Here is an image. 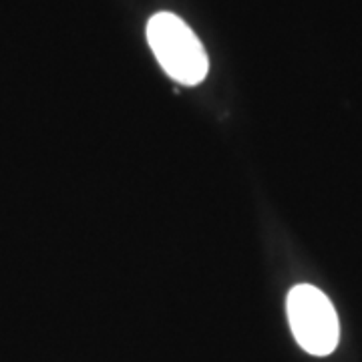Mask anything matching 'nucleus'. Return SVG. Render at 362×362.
Here are the masks:
<instances>
[{
  "label": "nucleus",
  "instance_id": "2",
  "mask_svg": "<svg viewBox=\"0 0 362 362\" xmlns=\"http://www.w3.org/2000/svg\"><path fill=\"white\" fill-rule=\"evenodd\" d=\"M288 322L296 342L312 356L332 354L340 340V322L332 302L312 284H298L286 300Z\"/></svg>",
  "mask_w": 362,
  "mask_h": 362
},
{
  "label": "nucleus",
  "instance_id": "1",
  "mask_svg": "<svg viewBox=\"0 0 362 362\" xmlns=\"http://www.w3.org/2000/svg\"><path fill=\"white\" fill-rule=\"evenodd\" d=\"M147 40L159 65L181 85H199L207 75V54L195 33L171 13H157L147 23Z\"/></svg>",
  "mask_w": 362,
  "mask_h": 362
}]
</instances>
